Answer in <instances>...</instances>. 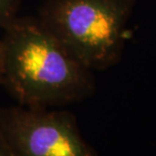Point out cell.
I'll return each mask as SVG.
<instances>
[{"label": "cell", "instance_id": "obj_2", "mask_svg": "<svg viewBox=\"0 0 156 156\" xmlns=\"http://www.w3.org/2000/svg\"><path fill=\"white\" fill-rule=\"evenodd\" d=\"M137 0H44L38 21L83 66L106 71L118 65Z\"/></svg>", "mask_w": 156, "mask_h": 156}, {"label": "cell", "instance_id": "obj_6", "mask_svg": "<svg viewBox=\"0 0 156 156\" xmlns=\"http://www.w3.org/2000/svg\"><path fill=\"white\" fill-rule=\"evenodd\" d=\"M2 76H3V52H2L1 39H0V86L2 84Z\"/></svg>", "mask_w": 156, "mask_h": 156}, {"label": "cell", "instance_id": "obj_5", "mask_svg": "<svg viewBox=\"0 0 156 156\" xmlns=\"http://www.w3.org/2000/svg\"><path fill=\"white\" fill-rule=\"evenodd\" d=\"M0 156H12L8 150V148L3 143L1 139H0Z\"/></svg>", "mask_w": 156, "mask_h": 156}, {"label": "cell", "instance_id": "obj_1", "mask_svg": "<svg viewBox=\"0 0 156 156\" xmlns=\"http://www.w3.org/2000/svg\"><path fill=\"white\" fill-rule=\"evenodd\" d=\"M2 84L18 105L61 108L94 95L96 82L86 68L37 18L16 17L0 37Z\"/></svg>", "mask_w": 156, "mask_h": 156}, {"label": "cell", "instance_id": "obj_3", "mask_svg": "<svg viewBox=\"0 0 156 156\" xmlns=\"http://www.w3.org/2000/svg\"><path fill=\"white\" fill-rule=\"evenodd\" d=\"M0 139L12 156H98L62 109L0 107Z\"/></svg>", "mask_w": 156, "mask_h": 156}, {"label": "cell", "instance_id": "obj_4", "mask_svg": "<svg viewBox=\"0 0 156 156\" xmlns=\"http://www.w3.org/2000/svg\"><path fill=\"white\" fill-rule=\"evenodd\" d=\"M20 0H0V28L6 27L17 17Z\"/></svg>", "mask_w": 156, "mask_h": 156}]
</instances>
